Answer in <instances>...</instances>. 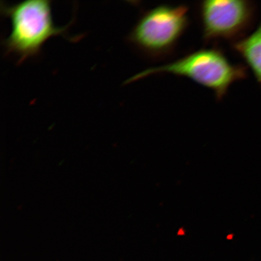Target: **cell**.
I'll return each mask as SVG.
<instances>
[{
  "label": "cell",
  "instance_id": "cell-3",
  "mask_svg": "<svg viewBox=\"0 0 261 261\" xmlns=\"http://www.w3.org/2000/svg\"><path fill=\"white\" fill-rule=\"evenodd\" d=\"M189 11L185 5L156 6L140 16L127 40L150 59L160 60L168 57L188 30Z\"/></svg>",
  "mask_w": 261,
  "mask_h": 261
},
{
  "label": "cell",
  "instance_id": "cell-2",
  "mask_svg": "<svg viewBox=\"0 0 261 261\" xmlns=\"http://www.w3.org/2000/svg\"><path fill=\"white\" fill-rule=\"evenodd\" d=\"M162 74L187 77L213 91L219 101L227 95L233 83L245 77L244 68L231 63L220 49L206 48L171 63L147 68L130 77L126 83Z\"/></svg>",
  "mask_w": 261,
  "mask_h": 261
},
{
  "label": "cell",
  "instance_id": "cell-4",
  "mask_svg": "<svg viewBox=\"0 0 261 261\" xmlns=\"http://www.w3.org/2000/svg\"><path fill=\"white\" fill-rule=\"evenodd\" d=\"M205 42L230 41L246 30L252 19V6L241 0H205L198 5Z\"/></svg>",
  "mask_w": 261,
  "mask_h": 261
},
{
  "label": "cell",
  "instance_id": "cell-5",
  "mask_svg": "<svg viewBox=\"0 0 261 261\" xmlns=\"http://www.w3.org/2000/svg\"><path fill=\"white\" fill-rule=\"evenodd\" d=\"M233 48L249 65L261 83V25L247 38L236 42Z\"/></svg>",
  "mask_w": 261,
  "mask_h": 261
},
{
  "label": "cell",
  "instance_id": "cell-1",
  "mask_svg": "<svg viewBox=\"0 0 261 261\" xmlns=\"http://www.w3.org/2000/svg\"><path fill=\"white\" fill-rule=\"evenodd\" d=\"M1 12L11 23V32L3 42L5 54L14 55L18 63L37 56L49 38L64 35L68 28L55 25L49 0H24L14 5L2 2Z\"/></svg>",
  "mask_w": 261,
  "mask_h": 261
}]
</instances>
